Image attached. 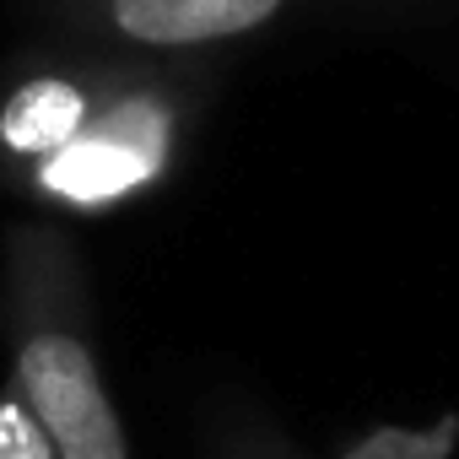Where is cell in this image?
I'll return each instance as SVG.
<instances>
[{"instance_id": "cell-1", "label": "cell", "mask_w": 459, "mask_h": 459, "mask_svg": "<svg viewBox=\"0 0 459 459\" xmlns=\"http://www.w3.org/2000/svg\"><path fill=\"white\" fill-rule=\"evenodd\" d=\"M0 319L12 341V389L44 421L60 459H130L114 394L87 330V287L76 249L49 227H17L6 238Z\"/></svg>"}, {"instance_id": "cell-2", "label": "cell", "mask_w": 459, "mask_h": 459, "mask_svg": "<svg viewBox=\"0 0 459 459\" xmlns=\"http://www.w3.org/2000/svg\"><path fill=\"white\" fill-rule=\"evenodd\" d=\"M184 135V92L157 76L152 65H125L92 114V125L55 152L22 189L33 200L65 205V211H108L146 189H157L178 157Z\"/></svg>"}, {"instance_id": "cell-3", "label": "cell", "mask_w": 459, "mask_h": 459, "mask_svg": "<svg viewBox=\"0 0 459 459\" xmlns=\"http://www.w3.org/2000/svg\"><path fill=\"white\" fill-rule=\"evenodd\" d=\"M119 60H44L0 82V184H28L103 108Z\"/></svg>"}, {"instance_id": "cell-4", "label": "cell", "mask_w": 459, "mask_h": 459, "mask_svg": "<svg viewBox=\"0 0 459 459\" xmlns=\"http://www.w3.org/2000/svg\"><path fill=\"white\" fill-rule=\"evenodd\" d=\"M76 28H98L130 49L184 55L260 33L287 0H60Z\"/></svg>"}, {"instance_id": "cell-5", "label": "cell", "mask_w": 459, "mask_h": 459, "mask_svg": "<svg viewBox=\"0 0 459 459\" xmlns=\"http://www.w3.org/2000/svg\"><path fill=\"white\" fill-rule=\"evenodd\" d=\"M459 416H437L432 427H373L362 432L341 459H454Z\"/></svg>"}, {"instance_id": "cell-6", "label": "cell", "mask_w": 459, "mask_h": 459, "mask_svg": "<svg viewBox=\"0 0 459 459\" xmlns=\"http://www.w3.org/2000/svg\"><path fill=\"white\" fill-rule=\"evenodd\" d=\"M0 459H60L44 421L28 411V400L12 384L0 389Z\"/></svg>"}]
</instances>
